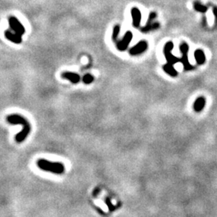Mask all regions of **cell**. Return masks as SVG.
I'll list each match as a JSON object with an SVG mask.
<instances>
[{
  "mask_svg": "<svg viewBox=\"0 0 217 217\" xmlns=\"http://www.w3.org/2000/svg\"><path fill=\"white\" fill-rule=\"evenodd\" d=\"M7 121L12 125H20L23 126V130L17 134L15 137V140L17 142H22L26 139V138L30 133L31 126L29 125V122L22 116L18 114H12L7 117Z\"/></svg>",
  "mask_w": 217,
  "mask_h": 217,
  "instance_id": "6da1fadb",
  "label": "cell"
},
{
  "mask_svg": "<svg viewBox=\"0 0 217 217\" xmlns=\"http://www.w3.org/2000/svg\"><path fill=\"white\" fill-rule=\"evenodd\" d=\"M37 166L39 169L45 171L54 173V174H62L64 171V165L60 162H52L46 159H39L37 162Z\"/></svg>",
  "mask_w": 217,
  "mask_h": 217,
  "instance_id": "7a4b0ae2",
  "label": "cell"
},
{
  "mask_svg": "<svg viewBox=\"0 0 217 217\" xmlns=\"http://www.w3.org/2000/svg\"><path fill=\"white\" fill-rule=\"evenodd\" d=\"M173 47H174V44H173L172 42H167L166 45H165L163 52H164L165 57H166L167 63L174 65V64H177L178 62H181V58H178V57H176V56L171 54V51H172Z\"/></svg>",
  "mask_w": 217,
  "mask_h": 217,
  "instance_id": "3957f363",
  "label": "cell"
},
{
  "mask_svg": "<svg viewBox=\"0 0 217 217\" xmlns=\"http://www.w3.org/2000/svg\"><path fill=\"white\" fill-rule=\"evenodd\" d=\"M9 24H10L11 29L15 31V33L18 34L21 36L25 33V28L15 17L11 16L9 18Z\"/></svg>",
  "mask_w": 217,
  "mask_h": 217,
  "instance_id": "277c9868",
  "label": "cell"
},
{
  "mask_svg": "<svg viewBox=\"0 0 217 217\" xmlns=\"http://www.w3.org/2000/svg\"><path fill=\"white\" fill-rule=\"evenodd\" d=\"M132 38H133V34L131 31H127L126 33L125 34V36L123 37L122 39L119 40L117 42V44H116V47L119 51L121 52H123L125 51L127 47H128L129 44H130L131 40H132Z\"/></svg>",
  "mask_w": 217,
  "mask_h": 217,
  "instance_id": "5b68a950",
  "label": "cell"
},
{
  "mask_svg": "<svg viewBox=\"0 0 217 217\" xmlns=\"http://www.w3.org/2000/svg\"><path fill=\"white\" fill-rule=\"evenodd\" d=\"M148 44L144 40L138 42L136 45H134V47H131L130 50V54L131 56H137V55H140L141 53L144 52L147 49Z\"/></svg>",
  "mask_w": 217,
  "mask_h": 217,
  "instance_id": "8992f818",
  "label": "cell"
},
{
  "mask_svg": "<svg viewBox=\"0 0 217 217\" xmlns=\"http://www.w3.org/2000/svg\"><path fill=\"white\" fill-rule=\"evenodd\" d=\"M131 15L133 18V25L134 28H139L140 23H141V19H142V15L141 12L138 8L134 7L131 10Z\"/></svg>",
  "mask_w": 217,
  "mask_h": 217,
  "instance_id": "52a82bcc",
  "label": "cell"
},
{
  "mask_svg": "<svg viewBox=\"0 0 217 217\" xmlns=\"http://www.w3.org/2000/svg\"><path fill=\"white\" fill-rule=\"evenodd\" d=\"M61 76L64 79H66V80H68L70 82H72V84H77L79 81H81V77L80 76L76 74V73H74V72H64L62 73Z\"/></svg>",
  "mask_w": 217,
  "mask_h": 217,
  "instance_id": "ba28073f",
  "label": "cell"
},
{
  "mask_svg": "<svg viewBox=\"0 0 217 217\" xmlns=\"http://www.w3.org/2000/svg\"><path fill=\"white\" fill-rule=\"evenodd\" d=\"M5 37L8 40L13 42L15 44H20V43H22V36L16 33H12L10 31H5Z\"/></svg>",
  "mask_w": 217,
  "mask_h": 217,
  "instance_id": "9c48e42d",
  "label": "cell"
},
{
  "mask_svg": "<svg viewBox=\"0 0 217 217\" xmlns=\"http://www.w3.org/2000/svg\"><path fill=\"white\" fill-rule=\"evenodd\" d=\"M205 103H206V100H205V98L203 97H200L198 98L194 102V105H193V108L195 112L197 113H200L203 109L204 106H205Z\"/></svg>",
  "mask_w": 217,
  "mask_h": 217,
  "instance_id": "30bf717a",
  "label": "cell"
},
{
  "mask_svg": "<svg viewBox=\"0 0 217 217\" xmlns=\"http://www.w3.org/2000/svg\"><path fill=\"white\" fill-rule=\"evenodd\" d=\"M194 56H195V60H196L199 65H202V64L205 63L206 57H205V55H204V53H203L202 50H200V49L195 50V52H194Z\"/></svg>",
  "mask_w": 217,
  "mask_h": 217,
  "instance_id": "8fae6325",
  "label": "cell"
},
{
  "mask_svg": "<svg viewBox=\"0 0 217 217\" xmlns=\"http://www.w3.org/2000/svg\"><path fill=\"white\" fill-rule=\"evenodd\" d=\"M162 68H163V70L167 72L168 75L170 76H172V77H175V76H178V72H177L175 70V68H174L173 64H169V63H167V64L163 65Z\"/></svg>",
  "mask_w": 217,
  "mask_h": 217,
  "instance_id": "7c38bea8",
  "label": "cell"
},
{
  "mask_svg": "<svg viewBox=\"0 0 217 217\" xmlns=\"http://www.w3.org/2000/svg\"><path fill=\"white\" fill-rule=\"evenodd\" d=\"M183 56L181 58V63L184 64V70L186 71H190L194 68V66H192V64L189 63L188 60V57H187V54H182Z\"/></svg>",
  "mask_w": 217,
  "mask_h": 217,
  "instance_id": "4fadbf2b",
  "label": "cell"
},
{
  "mask_svg": "<svg viewBox=\"0 0 217 217\" xmlns=\"http://www.w3.org/2000/svg\"><path fill=\"white\" fill-rule=\"evenodd\" d=\"M159 23H150V24H146V25L143 27V28L141 29V31L142 32H149L150 31H153V30H155V29H158L159 28Z\"/></svg>",
  "mask_w": 217,
  "mask_h": 217,
  "instance_id": "5bb4252c",
  "label": "cell"
},
{
  "mask_svg": "<svg viewBox=\"0 0 217 217\" xmlns=\"http://www.w3.org/2000/svg\"><path fill=\"white\" fill-rule=\"evenodd\" d=\"M193 7H194V9H195V11H199V12H201V13H204V12H206L207 10H208V7L202 5V4H201L200 3H199L198 1H196V2L194 3Z\"/></svg>",
  "mask_w": 217,
  "mask_h": 217,
  "instance_id": "9a60e30c",
  "label": "cell"
},
{
  "mask_svg": "<svg viewBox=\"0 0 217 217\" xmlns=\"http://www.w3.org/2000/svg\"><path fill=\"white\" fill-rule=\"evenodd\" d=\"M119 33H120V25H116L114 27V31H113V36H112L113 40H114V42H117V39H118Z\"/></svg>",
  "mask_w": 217,
  "mask_h": 217,
  "instance_id": "2e32d148",
  "label": "cell"
},
{
  "mask_svg": "<svg viewBox=\"0 0 217 217\" xmlns=\"http://www.w3.org/2000/svg\"><path fill=\"white\" fill-rule=\"evenodd\" d=\"M82 81H83V82L84 84H91L92 81H94V77L91 74H86V75H84L83 76Z\"/></svg>",
  "mask_w": 217,
  "mask_h": 217,
  "instance_id": "e0dca14e",
  "label": "cell"
},
{
  "mask_svg": "<svg viewBox=\"0 0 217 217\" xmlns=\"http://www.w3.org/2000/svg\"><path fill=\"white\" fill-rule=\"evenodd\" d=\"M179 50L182 54H187L189 51V46L186 43H182L179 46Z\"/></svg>",
  "mask_w": 217,
  "mask_h": 217,
  "instance_id": "ac0fdd59",
  "label": "cell"
},
{
  "mask_svg": "<svg viewBox=\"0 0 217 217\" xmlns=\"http://www.w3.org/2000/svg\"><path fill=\"white\" fill-rule=\"evenodd\" d=\"M157 17V14L154 13V12H151L149 15V18H148L147 20V23L146 24H150V23H152V21H153L154 19Z\"/></svg>",
  "mask_w": 217,
  "mask_h": 217,
  "instance_id": "d6986e66",
  "label": "cell"
},
{
  "mask_svg": "<svg viewBox=\"0 0 217 217\" xmlns=\"http://www.w3.org/2000/svg\"><path fill=\"white\" fill-rule=\"evenodd\" d=\"M213 13L216 17V21L217 22V7H213Z\"/></svg>",
  "mask_w": 217,
  "mask_h": 217,
  "instance_id": "ffe728a7",
  "label": "cell"
}]
</instances>
